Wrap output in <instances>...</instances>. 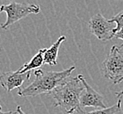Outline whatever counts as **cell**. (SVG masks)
I'll return each instance as SVG.
<instances>
[{"label":"cell","mask_w":123,"mask_h":114,"mask_svg":"<svg viewBox=\"0 0 123 114\" xmlns=\"http://www.w3.org/2000/svg\"><path fill=\"white\" fill-rule=\"evenodd\" d=\"M85 86L78 76L67 78L52 91L55 106L60 107L67 114H85L80 104V98Z\"/></svg>","instance_id":"1"},{"label":"cell","mask_w":123,"mask_h":114,"mask_svg":"<svg viewBox=\"0 0 123 114\" xmlns=\"http://www.w3.org/2000/svg\"><path fill=\"white\" fill-rule=\"evenodd\" d=\"M76 67L70 68L62 71H46L38 69L34 71L35 79L29 85L19 88L18 95L19 96H36L41 94H51L58 85L69 78Z\"/></svg>","instance_id":"2"},{"label":"cell","mask_w":123,"mask_h":114,"mask_svg":"<svg viewBox=\"0 0 123 114\" xmlns=\"http://www.w3.org/2000/svg\"><path fill=\"white\" fill-rule=\"evenodd\" d=\"M122 48L123 44L120 47L113 46L101 65L103 76L111 80L114 84H118L123 81Z\"/></svg>","instance_id":"3"},{"label":"cell","mask_w":123,"mask_h":114,"mask_svg":"<svg viewBox=\"0 0 123 114\" xmlns=\"http://www.w3.org/2000/svg\"><path fill=\"white\" fill-rule=\"evenodd\" d=\"M41 8L38 5H26L20 3L12 2L9 5H3L0 7V12H5L6 13V21L1 25L3 29H7L12 25L15 24L18 20L26 18V16L32 13L40 12Z\"/></svg>","instance_id":"4"},{"label":"cell","mask_w":123,"mask_h":114,"mask_svg":"<svg viewBox=\"0 0 123 114\" xmlns=\"http://www.w3.org/2000/svg\"><path fill=\"white\" fill-rule=\"evenodd\" d=\"M88 26L91 33L100 41H110L113 39L115 34L116 23L106 19L101 13L92 16L88 22Z\"/></svg>","instance_id":"5"},{"label":"cell","mask_w":123,"mask_h":114,"mask_svg":"<svg viewBox=\"0 0 123 114\" xmlns=\"http://www.w3.org/2000/svg\"><path fill=\"white\" fill-rule=\"evenodd\" d=\"M78 77L85 86V90L82 92L80 98V104L82 108H86V107L105 108L106 106L104 102V96L97 92L92 86H90L82 75H78Z\"/></svg>","instance_id":"6"},{"label":"cell","mask_w":123,"mask_h":114,"mask_svg":"<svg viewBox=\"0 0 123 114\" xmlns=\"http://www.w3.org/2000/svg\"><path fill=\"white\" fill-rule=\"evenodd\" d=\"M32 70L21 73L17 71H8L0 75V84L6 91H12L16 88H20L25 82L31 77Z\"/></svg>","instance_id":"7"},{"label":"cell","mask_w":123,"mask_h":114,"mask_svg":"<svg viewBox=\"0 0 123 114\" xmlns=\"http://www.w3.org/2000/svg\"><path fill=\"white\" fill-rule=\"evenodd\" d=\"M65 41H66V37L62 35L59 37V39L50 48H46V51L44 52V64H48L49 66L57 65V57H58L60 46Z\"/></svg>","instance_id":"8"},{"label":"cell","mask_w":123,"mask_h":114,"mask_svg":"<svg viewBox=\"0 0 123 114\" xmlns=\"http://www.w3.org/2000/svg\"><path fill=\"white\" fill-rule=\"evenodd\" d=\"M46 51V48H42L38 51V53L31 59L28 62H26L18 68V70L21 73H25L30 70H35L36 68H40L44 64V52Z\"/></svg>","instance_id":"9"},{"label":"cell","mask_w":123,"mask_h":114,"mask_svg":"<svg viewBox=\"0 0 123 114\" xmlns=\"http://www.w3.org/2000/svg\"><path fill=\"white\" fill-rule=\"evenodd\" d=\"M121 98H118V102L113 106L101 108L99 110H95L90 112H85V114H116L121 111Z\"/></svg>","instance_id":"10"},{"label":"cell","mask_w":123,"mask_h":114,"mask_svg":"<svg viewBox=\"0 0 123 114\" xmlns=\"http://www.w3.org/2000/svg\"><path fill=\"white\" fill-rule=\"evenodd\" d=\"M110 20L116 23V28H115V33H116L121 27H123V11L120 12L115 16H113V18H111Z\"/></svg>","instance_id":"11"},{"label":"cell","mask_w":123,"mask_h":114,"mask_svg":"<svg viewBox=\"0 0 123 114\" xmlns=\"http://www.w3.org/2000/svg\"><path fill=\"white\" fill-rule=\"evenodd\" d=\"M120 39V40H122L123 41V27H121L120 30H118L114 34V37L113 39Z\"/></svg>","instance_id":"12"},{"label":"cell","mask_w":123,"mask_h":114,"mask_svg":"<svg viewBox=\"0 0 123 114\" xmlns=\"http://www.w3.org/2000/svg\"><path fill=\"white\" fill-rule=\"evenodd\" d=\"M17 113V111L16 112H13V111H8V112H2L1 110H0V114H16Z\"/></svg>","instance_id":"13"},{"label":"cell","mask_w":123,"mask_h":114,"mask_svg":"<svg viewBox=\"0 0 123 114\" xmlns=\"http://www.w3.org/2000/svg\"><path fill=\"white\" fill-rule=\"evenodd\" d=\"M115 95L117 96V97H118V98H121V97L123 96V88H122V90H121V91H119V92H116Z\"/></svg>","instance_id":"14"},{"label":"cell","mask_w":123,"mask_h":114,"mask_svg":"<svg viewBox=\"0 0 123 114\" xmlns=\"http://www.w3.org/2000/svg\"><path fill=\"white\" fill-rule=\"evenodd\" d=\"M16 111H17V113H18V114H26V113H25L23 111H22V109H21V106H19V105L17 107V110H16Z\"/></svg>","instance_id":"15"},{"label":"cell","mask_w":123,"mask_h":114,"mask_svg":"<svg viewBox=\"0 0 123 114\" xmlns=\"http://www.w3.org/2000/svg\"><path fill=\"white\" fill-rule=\"evenodd\" d=\"M1 52H2V48H0V53H1Z\"/></svg>","instance_id":"16"},{"label":"cell","mask_w":123,"mask_h":114,"mask_svg":"<svg viewBox=\"0 0 123 114\" xmlns=\"http://www.w3.org/2000/svg\"><path fill=\"white\" fill-rule=\"evenodd\" d=\"M1 109H2V106H1V105H0V110H1Z\"/></svg>","instance_id":"17"},{"label":"cell","mask_w":123,"mask_h":114,"mask_svg":"<svg viewBox=\"0 0 123 114\" xmlns=\"http://www.w3.org/2000/svg\"><path fill=\"white\" fill-rule=\"evenodd\" d=\"M0 13H1V12H0Z\"/></svg>","instance_id":"18"}]
</instances>
